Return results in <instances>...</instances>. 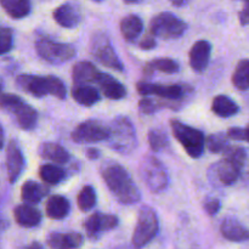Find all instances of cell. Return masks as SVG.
Returning a JSON list of instances; mask_svg holds the SVG:
<instances>
[{
    "label": "cell",
    "instance_id": "obj_9",
    "mask_svg": "<svg viewBox=\"0 0 249 249\" xmlns=\"http://www.w3.org/2000/svg\"><path fill=\"white\" fill-rule=\"evenodd\" d=\"M186 29V22L172 12H160L150 22V33L156 38L167 40L181 38Z\"/></svg>",
    "mask_w": 249,
    "mask_h": 249
},
{
    "label": "cell",
    "instance_id": "obj_34",
    "mask_svg": "<svg viewBox=\"0 0 249 249\" xmlns=\"http://www.w3.org/2000/svg\"><path fill=\"white\" fill-rule=\"evenodd\" d=\"M97 202L96 192H95V189L90 185H87V186L83 187L80 190L79 195L77 197V204L79 207V209L82 212H89L91 209L95 208Z\"/></svg>",
    "mask_w": 249,
    "mask_h": 249
},
{
    "label": "cell",
    "instance_id": "obj_27",
    "mask_svg": "<svg viewBox=\"0 0 249 249\" xmlns=\"http://www.w3.org/2000/svg\"><path fill=\"white\" fill-rule=\"evenodd\" d=\"M49 190L34 180H27L21 187V198L24 203L38 204L48 195Z\"/></svg>",
    "mask_w": 249,
    "mask_h": 249
},
{
    "label": "cell",
    "instance_id": "obj_33",
    "mask_svg": "<svg viewBox=\"0 0 249 249\" xmlns=\"http://www.w3.org/2000/svg\"><path fill=\"white\" fill-rule=\"evenodd\" d=\"M148 145L153 152H162L169 148V138L167 131L160 128H153L148 131Z\"/></svg>",
    "mask_w": 249,
    "mask_h": 249
},
{
    "label": "cell",
    "instance_id": "obj_47",
    "mask_svg": "<svg viewBox=\"0 0 249 249\" xmlns=\"http://www.w3.org/2000/svg\"><path fill=\"white\" fill-rule=\"evenodd\" d=\"M246 1H248V0H246Z\"/></svg>",
    "mask_w": 249,
    "mask_h": 249
},
{
    "label": "cell",
    "instance_id": "obj_26",
    "mask_svg": "<svg viewBox=\"0 0 249 249\" xmlns=\"http://www.w3.org/2000/svg\"><path fill=\"white\" fill-rule=\"evenodd\" d=\"M100 71L89 61L77 62L72 68V79L74 84H88L95 82Z\"/></svg>",
    "mask_w": 249,
    "mask_h": 249
},
{
    "label": "cell",
    "instance_id": "obj_30",
    "mask_svg": "<svg viewBox=\"0 0 249 249\" xmlns=\"http://www.w3.org/2000/svg\"><path fill=\"white\" fill-rule=\"evenodd\" d=\"M4 11L14 19H21L32 11L31 0H1Z\"/></svg>",
    "mask_w": 249,
    "mask_h": 249
},
{
    "label": "cell",
    "instance_id": "obj_6",
    "mask_svg": "<svg viewBox=\"0 0 249 249\" xmlns=\"http://www.w3.org/2000/svg\"><path fill=\"white\" fill-rule=\"evenodd\" d=\"M90 53L92 57L101 65L117 71V72H124V65L121 58L117 55L111 39L104 32H96L91 36L90 39Z\"/></svg>",
    "mask_w": 249,
    "mask_h": 249
},
{
    "label": "cell",
    "instance_id": "obj_39",
    "mask_svg": "<svg viewBox=\"0 0 249 249\" xmlns=\"http://www.w3.org/2000/svg\"><path fill=\"white\" fill-rule=\"evenodd\" d=\"M221 208V202L216 198L208 199V201L204 203V211L208 214L209 216H215L216 214L220 212Z\"/></svg>",
    "mask_w": 249,
    "mask_h": 249
},
{
    "label": "cell",
    "instance_id": "obj_5",
    "mask_svg": "<svg viewBox=\"0 0 249 249\" xmlns=\"http://www.w3.org/2000/svg\"><path fill=\"white\" fill-rule=\"evenodd\" d=\"M170 128H172L174 138L179 141L180 145L184 147L190 157L195 160L202 157L204 148L207 147V139L201 130L187 125L178 119L170 121Z\"/></svg>",
    "mask_w": 249,
    "mask_h": 249
},
{
    "label": "cell",
    "instance_id": "obj_40",
    "mask_svg": "<svg viewBox=\"0 0 249 249\" xmlns=\"http://www.w3.org/2000/svg\"><path fill=\"white\" fill-rule=\"evenodd\" d=\"M156 36H152V34H148V36H145L139 43V48L141 50H153V49L157 46V43H156Z\"/></svg>",
    "mask_w": 249,
    "mask_h": 249
},
{
    "label": "cell",
    "instance_id": "obj_8",
    "mask_svg": "<svg viewBox=\"0 0 249 249\" xmlns=\"http://www.w3.org/2000/svg\"><path fill=\"white\" fill-rule=\"evenodd\" d=\"M140 175L153 194H160L169 186V175L160 160L146 156L140 163Z\"/></svg>",
    "mask_w": 249,
    "mask_h": 249
},
{
    "label": "cell",
    "instance_id": "obj_21",
    "mask_svg": "<svg viewBox=\"0 0 249 249\" xmlns=\"http://www.w3.org/2000/svg\"><path fill=\"white\" fill-rule=\"evenodd\" d=\"M220 232L224 238L231 242H247L249 241V230L238 220L226 218L220 225Z\"/></svg>",
    "mask_w": 249,
    "mask_h": 249
},
{
    "label": "cell",
    "instance_id": "obj_44",
    "mask_svg": "<svg viewBox=\"0 0 249 249\" xmlns=\"http://www.w3.org/2000/svg\"><path fill=\"white\" fill-rule=\"evenodd\" d=\"M27 248H43V246L40 245V243H32V245H29V246H27Z\"/></svg>",
    "mask_w": 249,
    "mask_h": 249
},
{
    "label": "cell",
    "instance_id": "obj_45",
    "mask_svg": "<svg viewBox=\"0 0 249 249\" xmlns=\"http://www.w3.org/2000/svg\"><path fill=\"white\" fill-rule=\"evenodd\" d=\"M124 2H125V4H139V2H141L142 1V0H123Z\"/></svg>",
    "mask_w": 249,
    "mask_h": 249
},
{
    "label": "cell",
    "instance_id": "obj_29",
    "mask_svg": "<svg viewBox=\"0 0 249 249\" xmlns=\"http://www.w3.org/2000/svg\"><path fill=\"white\" fill-rule=\"evenodd\" d=\"M155 71L167 73V74H175V73H178L180 71V66L179 63L175 60H173V58H155V60L146 63L145 68H143V74L147 75V77H151Z\"/></svg>",
    "mask_w": 249,
    "mask_h": 249
},
{
    "label": "cell",
    "instance_id": "obj_38",
    "mask_svg": "<svg viewBox=\"0 0 249 249\" xmlns=\"http://www.w3.org/2000/svg\"><path fill=\"white\" fill-rule=\"evenodd\" d=\"M228 136L235 141H248L249 142V126L248 128H238L233 126L228 130Z\"/></svg>",
    "mask_w": 249,
    "mask_h": 249
},
{
    "label": "cell",
    "instance_id": "obj_12",
    "mask_svg": "<svg viewBox=\"0 0 249 249\" xmlns=\"http://www.w3.org/2000/svg\"><path fill=\"white\" fill-rule=\"evenodd\" d=\"M245 164L235 162L230 158L224 157L209 169V178L214 185L219 186H231L237 181Z\"/></svg>",
    "mask_w": 249,
    "mask_h": 249
},
{
    "label": "cell",
    "instance_id": "obj_3",
    "mask_svg": "<svg viewBox=\"0 0 249 249\" xmlns=\"http://www.w3.org/2000/svg\"><path fill=\"white\" fill-rule=\"evenodd\" d=\"M107 145L121 155H130L138 146V136L133 122L125 116H119L109 125Z\"/></svg>",
    "mask_w": 249,
    "mask_h": 249
},
{
    "label": "cell",
    "instance_id": "obj_14",
    "mask_svg": "<svg viewBox=\"0 0 249 249\" xmlns=\"http://www.w3.org/2000/svg\"><path fill=\"white\" fill-rule=\"evenodd\" d=\"M118 218L113 214H104L96 212L84 221L83 226H84L88 238L90 241H97L102 233L113 230L114 228L118 226Z\"/></svg>",
    "mask_w": 249,
    "mask_h": 249
},
{
    "label": "cell",
    "instance_id": "obj_43",
    "mask_svg": "<svg viewBox=\"0 0 249 249\" xmlns=\"http://www.w3.org/2000/svg\"><path fill=\"white\" fill-rule=\"evenodd\" d=\"M170 2H172L173 5H175V6H184V5H186L187 2H189V0H170Z\"/></svg>",
    "mask_w": 249,
    "mask_h": 249
},
{
    "label": "cell",
    "instance_id": "obj_25",
    "mask_svg": "<svg viewBox=\"0 0 249 249\" xmlns=\"http://www.w3.org/2000/svg\"><path fill=\"white\" fill-rule=\"evenodd\" d=\"M123 38L129 43H134L143 32V21L138 15H129L121 21L119 24Z\"/></svg>",
    "mask_w": 249,
    "mask_h": 249
},
{
    "label": "cell",
    "instance_id": "obj_16",
    "mask_svg": "<svg viewBox=\"0 0 249 249\" xmlns=\"http://www.w3.org/2000/svg\"><path fill=\"white\" fill-rule=\"evenodd\" d=\"M212 53V44L207 40H198L192 45L189 53L190 66L197 73H202L209 65Z\"/></svg>",
    "mask_w": 249,
    "mask_h": 249
},
{
    "label": "cell",
    "instance_id": "obj_46",
    "mask_svg": "<svg viewBox=\"0 0 249 249\" xmlns=\"http://www.w3.org/2000/svg\"><path fill=\"white\" fill-rule=\"evenodd\" d=\"M92 1H97V2H99V1H102V0H92Z\"/></svg>",
    "mask_w": 249,
    "mask_h": 249
},
{
    "label": "cell",
    "instance_id": "obj_4",
    "mask_svg": "<svg viewBox=\"0 0 249 249\" xmlns=\"http://www.w3.org/2000/svg\"><path fill=\"white\" fill-rule=\"evenodd\" d=\"M0 105L4 111L11 114L17 125L23 130H33L38 124V112L31 105L26 104L19 96L14 94H1Z\"/></svg>",
    "mask_w": 249,
    "mask_h": 249
},
{
    "label": "cell",
    "instance_id": "obj_10",
    "mask_svg": "<svg viewBox=\"0 0 249 249\" xmlns=\"http://www.w3.org/2000/svg\"><path fill=\"white\" fill-rule=\"evenodd\" d=\"M158 230H160V220L153 208L148 206L141 207L131 242L135 247H145L157 236Z\"/></svg>",
    "mask_w": 249,
    "mask_h": 249
},
{
    "label": "cell",
    "instance_id": "obj_42",
    "mask_svg": "<svg viewBox=\"0 0 249 249\" xmlns=\"http://www.w3.org/2000/svg\"><path fill=\"white\" fill-rule=\"evenodd\" d=\"M85 156H87L89 160H97V158H100L101 153H100V151L97 150V148H88V150L85 151Z\"/></svg>",
    "mask_w": 249,
    "mask_h": 249
},
{
    "label": "cell",
    "instance_id": "obj_28",
    "mask_svg": "<svg viewBox=\"0 0 249 249\" xmlns=\"http://www.w3.org/2000/svg\"><path fill=\"white\" fill-rule=\"evenodd\" d=\"M212 111L220 118H230L238 113L240 107L232 99L226 95H218L214 97L213 102H212Z\"/></svg>",
    "mask_w": 249,
    "mask_h": 249
},
{
    "label": "cell",
    "instance_id": "obj_15",
    "mask_svg": "<svg viewBox=\"0 0 249 249\" xmlns=\"http://www.w3.org/2000/svg\"><path fill=\"white\" fill-rule=\"evenodd\" d=\"M5 163H6L7 169V179H9L11 184H15L17 179L21 177L22 172H23L24 167H26L24 156L22 153L18 142L15 139L10 140L9 145H7L6 155H5Z\"/></svg>",
    "mask_w": 249,
    "mask_h": 249
},
{
    "label": "cell",
    "instance_id": "obj_2",
    "mask_svg": "<svg viewBox=\"0 0 249 249\" xmlns=\"http://www.w3.org/2000/svg\"><path fill=\"white\" fill-rule=\"evenodd\" d=\"M16 85L38 99L46 95H53L58 100H65L67 97V88L65 83L53 75L39 77L33 74H21L16 78Z\"/></svg>",
    "mask_w": 249,
    "mask_h": 249
},
{
    "label": "cell",
    "instance_id": "obj_7",
    "mask_svg": "<svg viewBox=\"0 0 249 249\" xmlns=\"http://www.w3.org/2000/svg\"><path fill=\"white\" fill-rule=\"evenodd\" d=\"M36 51L39 57L51 65H62L75 56V48L71 44L60 43L48 36H40L36 41Z\"/></svg>",
    "mask_w": 249,
    "mask_h": 249
},
{
    "label": "cell",
    "instance_id": "obj_11",
    "mask_svg": "<svg viewBox=\"0 0 249 249\" xmlns=\"http://www.w3.org/2000/svg\"><path fill=\"white\" fill-rule=\"evenodd\" d=\"M136 90L142 96L156 95V96H160V99L178 100V101H186L187 95L192 94V89L186 85H162L148 82H139L136 84Z\"/></svg>",
    "mask_w": 249,
    "mask_h": 249
},
{
    "label": "cell",
    "instance_id": "obj_17",
    "mask_svg": "<svg viewBox=\"0 0 249 249\" xmlns=\"http://www.w3.org/2000/svg\"><path fill=\"white\" fill-rule=\"evenodd\" d=\"M95 83H97L100 90L107 99L122 100L126 96L125 87L111 74L100 72Z\"/></svg>",
    "mask_w": 249,
    "mask_h": 249
},
{
    "label": "cell",
    "instance_id": "obj_35",
    "mask_svg": "<svg viewBox=\"0 0 249 249\" xmlns=\"http://www.w3.org/2000/svg\"><path fill=\"white\" fill-rule=\"evenodd\" d=\"M228 134H224V133H215V134H212L207 138V148L211 151L212 153H225V151L228 150L230 143L228 141Z\"/></svg>",
    "mask_w": 249,
    "mask_h": 249
},
{
    "label": "cell",
    "instance_id": "obj_20",
    "mask_svg": "<svg viewBox=\"0 0 249 249\" xmlns=\"http://www.w3.org/2000/svg\"><path fill=\"white\" fill-rule=\"evenodd\" d=\"M14 218L19 226L26 229L36 228L41 223V213L29 203L18 204L15 207Z\"/></svg>",
    "mask_w": 249,
    "mask_h": 249
},
{
    "label": "cell",
    "instance_id": "obj_13",
    "mask_svg": "<svg viewBox=\"0 0 249 249\" xmlns=\"http://www.w3.org/2000/svg\"><path fill=\"white\" fill-rule=\"evenodd\" d=\"M109 135V126L97 121H85L75 126L71 138L77 143H94L106 141Z\"/></svg>",
    "mask_w": 249,
    "mask_h": 249
},
{
    "label": "cell",
    "instance_id": "obj_24",
    "mask_svg": "<svg viewBox=\"0 0 249 249\" xmlns=\"http://www.w3.org/2000/svg\"><path fill=\"white\" fill-rule=\"evenodd\" d=\"M46 215L53 220H62L70 214L71 203L66 197L61 195H53L49 197L46 202Z\"/></svg>",
    "mask_w": 249,
    "mask_h": 249
},
{
    "label": "cell",
    "instance_id": "obj_22",
    "mask_svg": "<svg viewBox=\"0 0 249 249\" xmlns=\"http://www.w3.org/2000/svg\"><path fill=\"white\" fill-rule=\"evenodd\" d=\"M38 153L43 160L56 164H66L71 160V155L63 146L55 142H43L38 148Z\"/></svg>",
    "mask_w": 249,
    "mask_h": 249
},
{
    "label": "cell",
    "instance_id": "obj_19",
    "mask_svg": "<svg viewBox=\"0 0 249 249\" xmlns=\"http://www.w3.org/2000/svg\"><path fill=\"white\" fill-rule=\"evenodd\" d=\"M53 17L58 26L68 29H73L78 27V24L82 21L79 10L74 5L68 4V2L56 7L53 12Z\"/></svg>",
    "mask_w": 249,
    "mask_h": 249
},
{
    "label": "cell",
    "instance_id": "obj_23",
    "mask_svg": "<svg viewBox=\"0 0 249 249\" xmlns=\"http://www.w3.org/2000/svg\"><path fill=\"white\" fill-rule=\"evenodd\" d=\"M72 97L75 102L85 107H91L100 101L101 95L95 87L89 84H74L72 88Z\"/></svg>",
    "mask_w": 249,
    "mask_h": 249
},
{
    "label": "cell",
    "instance_id": "obj_18",
    "mask_svg": "<svg viewBox=\"0 0 249 249\" xmlns=\"http://www.w3.org/2000/svg\"><path fill=\"white\" fill-rule=\"evenodd\" d=\"M46 243L53 249L78 248L84 243V237L79 232H51L46 237Z\"/></svg>",
    "mask_w": 249,
    "mask_h": 249
},
{
    "label": "cell",
    "instance_id": "obj_36",
    "mask_svg": "<svg viewBox=\"0 0 249 249\" xmlns=\"http://www.w3.org/2000/svg\"><path fill=\"white\" fill-rule=\"evenodd\" d=\"M14 43V33L9 27H1L0 29V53L5 55L12 49Z\"/></svg>",
    "mask_w": 249,
    "mask_h": 249
},
{
    "label": "cell",
    "instance_id": "obj_1",
    "mask_svg": "<svg viewBox=\"0 0 249 249\" xmlns=\"http://www.w3.org/2000/svg\"><path fill=\"white\" fill-rule=\"evenodd\" d=\"M100 175L114 198L122 204L133 206L141 199L139 187L128 170L114 160H106L100 165Z\"/></svg>",
    "mask_w": 249,
    "mask_h": 249
},
{
    "label": "cell",
    "instance_id": "obj_32",
    "mask_svg": "<svg viewBox=\"0 0 249 249\" xmlns=\"http://www.w3.org/2000/svg\"><path fill=\"white\" fill-rule=\"evenodd\" d=\"M232 84L240 91L249 90V60L245 58L237 63L232 74Z\"/></svg>",
    "mask_w": 249,
    "mask_h": 249
},
{
    "label": "cell",
    "instance_id": "obj_37",
    "mask_svg": "<svg viewBox=\"0 0 249 249\" xmlns=\"http://www.w3.org/2000/svg\"><path fill=\"white\" fill-rule=\"evenodd\" d=\"M158 109H160V105L158 100H152L148 99V97H145V99L139 101V111H140L141 114L150 116V114L156 113Z\"/></svg>",
    "mask_w": 249,
    "mask_h": 249
},
{
    "label": "cell",
    "instance_id": "obj_41",
    "mask_svg": "<svg viewBox=\"0 0 249 249\" xmlns=\"http://www.w3.org/2000/svg\"><path fill=\"white\" fill-rule=\"evenodd\" d=\"M238 18H240V22L242 26L249 24V0L247 4H246V6L242 9V11L240 12V15H238Z\"/></svg>",
    "mask_w": 249,
    "mask_h": 249
},
{
    "label": "cell",
    "instance_id": "obj_31",
    "mask_svg": "<svg viewBox=\"0 0 249 249\" xmlns=\"http://www.w3.org/2000/svg\"><path fill=\"white\" fill-rule=\"evenodd\" d=\"M39 177L43 181L49 185H57L62 182L67 177V173L65 169L58 167L57 164H43L39 168Z\"/></svg>",
    "mask_w": 249,
    "mask_h": 249
}]
</instances>
